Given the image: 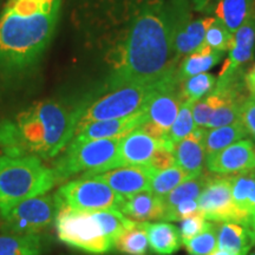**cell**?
I'll return each instance as SVG.
<instances>
[{
  "label": "cell",
  "instance_id": "7402d4cb",
  "mask_svg": "<svg viewBox=\"0 0 255 255\" xmlns=\"http://www.w3.org/2000/svg\"><path fill=\"white\" fill-rule=\"evenodd\" d=\"M149 248L157 255H171L180 250V231L176 226L167 222H156L146 225Z\"/></svg>",
  "mask_w": 255,
  "mask_h": 255
},
{
  "label": "cell",
  "instance_id": "ba28073f",
  "mask_svg": "<svg viewBox=\"0 0 255 255\" xmlns=\"http://www.w3.org/2000/svg\"><path fill=\"white\" fill-rule=\"evenodd\" d=\"M62 209L56 194L26 199L0 214L2 232L15 235H37L56 223Z\"/></svg>",
  "mask_w": 255,
  "mask_h": 255
},
{
  "label": "cell",
  "instance_id": "cb8c5ba5",
  "mask_svg": "<svg viewBox=\"0 0 255 255\" xmlns=\"http://www.w3.org/2000/svg\"><path fill=\"white\" fill-rule=\"evenodd\" d=\"M212 177L213 175L209 173L196 175V176L188 178L187 181H184L180 186H177L174 190H171L168 195L162 197L165 215L169 212H171L177 205L183 202V201L199 199L201 194L203 193V190L206 189V187L208 186Z\"/></svg>",
  "mask_w": 255,
  "mask_h": 255
},
{
  "label": "cell",
  "instance_id": "484cf974",
  "mask_svg": "<svg viewBox=\"0 0 255 255\" xmlns=\"http://www.w3.org/2000/svg\"><path fill=\"white\" fill-rule=\"evenodd\" d=\"M148 222L133 221L115 241V248L126 255H148Z\"/></svg>",
  "mask_w": 255,
  "mask_h": 255
},
{
  "label": "cell",
  "instance_id": "603a6c76",
  "mask_svg": "<svg viewBox=\"0 0 255 255\" xmlns=\"http://www.w3.org/2000/svg\"><path fill=\"white\" fill-rule=\"evenodd\" d=\"M255 9V0H219L212 13L227 26L233 34Z\"/></svg>",
  "mask_w": 255,
  "mask_h": 255
},
{
  "label": "cell",
  "instance_id": "4fadbf2b",
  "mask_svg": "<svg viewBox=\"0 0 255 255\" xmlns=\"http://www.w3.org/2000/svg\"><path fill=\"white\" fill-rule=\"evenodd\" d=\"M206 167L219 175L237 174L255 168V144L251 139H240L207 158Z\"/></svg>",
  "mask_w": 255,
  "mask_h": 255
},
{
  "label": "cell",
  "instance_id": "83f0119b",
  "mask_svg": "<svg viewBox=\"0 0 255 255\" xmlns=\"http://www.w3.org/2000/svg\"><path fill=\"white\" fill-rule=\"evenodd\" d=\"M193 176H196V175L189 174L178 165H174L161 171H155L150 181V190L156 196L162 199L177 186Z\"/></svg>",
  "mask_w": 255,
  "mask_h": 255
},
{
  "label": "cell",
  "instance_id": "7a4b0ae2",
  "mask_svg": "<svg viewBox=\"0 0 255 255\" xmlns=\"http://www.w3.org/2000/svg\"><path fill=\"white\" fill-rule=\"evenodd\" d=\"M62 0H9L0 14V79L13 81L34 68L49 46Z\"/></svg>",
  "mask_w": 255,
  "mask_h": 255
},
{
  "label": "cell",
  "instance_id": "2e32d148",
  "mask_svg": "<svg viewBox=\"0 0 255 255\" xmlns=\"http://www.w3.org/2000/svg\"><path fill=\"white\" fill-rule=\"evenodd\" d=\"M159 146L163 145L138 127L120 139L119 159L121 167L148 164Z\"/></svg>",
  "mask_w": 255,
  "mask_h": 255
},
{
  "label": "cell",
  "instance_id": "d590c367",
  "mask_svg": "<svg viewBox=\"0 0 255 255\" xmlns=\"http://www.w3.org/2000/svg\"><path fill=\"white\" fill-rule=\"evenodd\" d=\"M197 213H200L197 199L187 200L177 205L171 212H169L164 216V220H167V221H182V220L189 218L194 214H197Z\"/></svg>",
  "mask_w": 255,
  "mask_h": 255
},
{
  "label": "cell",
  "instance_id": "ac0fdd59",
  "mask_svg": "<svg viewBox=\"0 0 255 255\" xmlns=\"http://www.w3.org/2000/svg\"><path fill=\"white\" fill-rule=\"evenodd\" d=\"M213 19L208 17L193 20L189 14L178 24L174 39V55L177 65L180 60L205 44L206 31Z\"/></svg>",
  "mask_w": 255,
  "mask_h": 255
},
{
  "label": "cell",
  "instance_id": "5bb4252c",
  "mask_svg": "<svg viewBox=\"0 0 255 255\" xmlns=\"http://www.w3.org/2000/svg\"><path fill=\"white\" fill-rule=\"evenodd\" d=\"M255 49V9L251 17L233 34L229 56L223 64L219 78L226 79L240 76L244 66L253 58Z\"/></svg>",
  "mask_w": 255,
  "mask_h": 255
},
{
  "label": "cell",
  "instance_id": "d4e9b609",
  "mask_svg": "<svg viewBox=\"0 0 255 255\" xmlns=\"http://www.w3.org/2000/svg\"><path fill=\"white\" fill-rule=\"evenodd\" d=\"M248 135L246 128L241 122L229 124V126L214 128L206 131L205 149L207 158L227 148L233 143L244 139Z\"/></svg>",
  "mask_w": 255,
  "mask_h": 255
},
{
  "label": "cell",
  "instance_id": "60d3db41",
  "mask_svg": "<svg viewBox=\"0 0 255 255\" xmlns=\"http://www.w3.org/2000/svg\"><path fill=\"white\" fill-rule=\"evenodd\" d=\"M246 208H247V212L250 213V215L254 214V213H255V187H254L253 191H252L250 199H248Z\"/></svg>",
  "mask_w": 255,
  "mask_h": 255
},
{
  "label": "cell",
  "instance_id": "ffe728a7",
  "mask_svg": "<svg viewBox=\"0 0 255 255\" xmlns=\"http://www.w3.org/2000/svg\"><path fill=\"white\" fill-rule=\"evenodd\" d=\"M254 246L250 226L238 222H222L218 229V248L239 255H247Z\"/></svg>",
  "mask_w": 255,
  "mask_h": 255
},
{
  "label": "cell",
  "instance_id": "1f68e13d",
  "mask_svg": "<svg viewBox=\"0 0 255 255\" xmlns=\"http://www.w3.org/2000/svg\"><path fill=\"white\" fill-rule=\"evenodd\" d=\"M218 229L219 226L208 222L202 233L190 240L182 241L184 248L194 255H209L218 247Z\"/></svg>",
  "mask_w": 255,
  "mask_h": 255
},
{
  "label": "cell",
  "instance_id": "30bf717a",
  "mask_svg": "<svg viewBox=\"0 0 255 255\" xmlns=\"http://www.w3.org/2000/svg\"><path fill=\"white\" fill-rule=\"evenodd\" d=\"M200 213L207 221L238 222L247 225L250 214L234 203L232 195V175H213L199 199Z\"/></svg>",
  "mask_w": 255,
  "mask_h": 255
},
{
  "label": "cell",
  "instance_id": "f1b7e54d",
  "mask_svg": "<svg viewBox=\"0 0 255 255\" xmlns=\"http://www.w3.org/2000/svg\"><path fill=\"white\" fill-rule=\"evenodd\" d=\"M216 84V78L212 73H200V75L191 76L184 79L181 83V94L183 101L195 102L202 100L207 95L214 90Z\"/></svg>",
  "mask_w": 255,
  "mask_h": 255
},
{
  "label": "cell",
  "instance_id": "d6986e66",
  "mask_svg": "<svg viewBox=\"0 0 255 255\" xmlns=\"http://www.w3.org/2000/svg\"><path fill=\"white\" fill-rule=\"evenodd\" d=\"M119 210L128 219L137 222L164 220L165 215L163 201L151 190H144L126 197Z\"/></svg>",
  "mask_w": 255,
  "mask_h": 255
},
{
  "label": "cell",
  "instance_id": "f546056e",
  "mask_svg": "<svg viewBox=\"0 0 255 255\" xmlns=\"http://www.w3.org/2000/svg\"><path fill=\"white\" fill-rule=\"evenodd\" d=\"M94 218L97 220L100 226L103 229L104 234L107 235L110 240L116 241V239L122 234L123 231L129 227L133 222L132 220L128 219L123 215L119 209L110 210H100V212H91Z\"/></svg>",
  "mask_w": 255,
  "mask_h": 255
},
{
  "label": "cell",
  "instance_id": "8fae6325",
  "mask_svg": "<svg viewBox=\"0 0 255 255\" xmlns=\"http://www.w3.org/2000/svg\"><path fill=\"white\" fill-rule=\"evenodd\" d=\"M175 70L159 79L157 88L145 108L148 121L169 132L183 102L181 83L175 75Z\"/></svg>",
  "mask_w": 255,
  "mask_h": 255
},
{
  "label": "cell",
  "instance_id": "44dd1931",
  "mask_svg": "<svg viewBox=\"0 0 255 255\" xmlns=\"http://www.w3.org/2000/svg\"><path fill=\"white\" fill-rule=\"evenodd\" d=\"M222 51L214 50L212 47L203 44L200 49H197L190 55L181 60V64L175 70V75L178 82L182 83L184 79L191 76L205 73L218 64L223 57Z\"/></svg>",
  "mask_w": 255,
  "mask_h": 255
},
{
  "label": "cell",
  "instance_id": "8992f818",
  "mask_svg": "<svg viewBox=\"0 0 255 255\" xmlns=\"http://www.w3.org/2000/svg\"><path fill=\"white\" fill-rule=\"evenodd\" d=\"M120 139H71L66 145L65 151L57 158L52 167L57 182L81 173H83L81 177H90L95 174L121 167Z\"/></svg>",
  "mask_w": 255,
  "mask_h": 255
},
{
  "label": "cell",
  "instance_id": "74e56055",
  "mask_svg": "<svg viewBox=\"0 0 255 255\" xmlns=\"http://www.w3.org/2000/svg\"><path fill=\"white\" fill-rule=\"evenodd\" d=\"M241 123L255 138V97H248L241 107Z\"/></svg>",
  "mask_w": 255,
  "mask_h": 255
},
{
  "label": "cell",
  "instance_id": "f35d334b",
  "mask_svg": "<svg viewBox=\"0 0 255 255\" xmlns=\"http://www.w3.org/2000/svg\"><path fill=\"white\" fill-rule=\"evenodd\" d=\"M218 2L219 0H193L194 8L199 12H203V13L212 12Z\"/></svg>",
  "mask_w": 255,
  "mask_h": 255
},
{
  "label": "cell",
  "instance_id": "d6a6232c",
  "mask_svg": "<svg viewBox=\"0 0 255 255\" xmlns=\"http://www.w3.org/2000/svg\"><path fill=\"white\" fill-rule=\"evenodd\" d=\"M193 107L194 102L187 100L181 104L176 120L168 132L169 139L174 145L182 141L184 137H187L196 128L193 117Z\"/></svg>",
  "mask_w": 255,
  "mask_h": 255
},
{
  "label": "cell",
  "instance_id": "f6af8a7d",
  "mask_svg": "<svg viewBox=\"0 0 255 255\" xmlns=\"http://www.w3.org/2000/svg\"><path fill=\"white\" fill-rule=\"evenodd\" d=\"M250 255H255V251L253 252V253H252V254H250Z\"/></svg>",
  "mask_w": 255,
  "mask_h": 255
},
{
  "label": "cell",
  "instance_id": "9c48e42d",
  "mask_svg": "<svg viewBox=\"0 0 255 255\" xmlns=\"http://www.w3.org/2000/svg\"><path fill=\"white\" fill-rule=\"evenodd\" d=\"M60 207L79 212L120 209L126 197L95 177H79L63 184L56 193Z\"/></svg>",
  "mask_w": 255,
  "mask_h": 255
},
{
  "label": "cell",
  "instance_id": "7bdbcfd3",
  "mask_svg": "<svg viewBox=\"0 0 255 255\" xmlns=\"http://www.w3.org/2000/svg\"><path fill=\"white\" fill-rule=\"evenodd\" d=\"M248 226H250L252 229V233H253V238H254V245H255V220H250L248 221Z\"/></svg>",
  "mask_w": 255,
  "mask_h": 255
},
{
  "label": "cell",
  "instance_id": "e0dca14e",
  "mask_svg": "<svg viewBox=\"0 0 255 255\" xmlns=\"http://www.w3.org/2000/svg\"><path fill=\"white\" fill-rule=\"evenodd\" d=\"M206 128L196 127L182 141L175 144L174 155L176 165L189 174L199 175L203 173L207 156L205 149Z\"/></svg>",
  "mask_w": 255,
  "mask_h": 255
},
{
  "label": "cell",
  "instance_id": "ab89813d",
  "mask_svg": "<svg viewBox=\"0 0 255 255\" xmlns=\"http://www.w3.org/2000/svg\"><path fill=\"white\" fill-rule=\"evenodd\" d=\"M245 83L252 96L255 97V65L245 75Z\"/></svg>",
  "mask_w": 255,
  "mask_h": 255
},
{
  "label": "cell",
  "instance_id": "3957f363",
  "mask_svg": "<svg viewBox=\"0 0 255 255\" xmlns=\"http://www.w3.org/2000/svg\"><path fill=\"white\" fill-rule=\"evenodd\" d=\"M78 121V103L44 100L0 121V148L12 157L49 159L71 142Z\"/></svg>",
  "mask_w": 255,
  "mask_h": 255
},
{
  "label": "cell",
  "instance_id": "b9f144b4",
  "mask_svg": "<svg viewBox=\"0 0 255 255\" xmlns=\"http://www.w3.org/2000/svg\"><path fill=\"white\" fill-rule=\"evenodd\" d=\"M209 255H239V254H235V253H232V252H229V251L218 248V250H215L212 254H209Z\"/></svg>",
  "mask_w": 255,
  "mask_h": 255
},
{
  "label": "cell",
  "instance_id": "ee69618b",
  "mask_svg": "<svg viewBox=\"0 0 255 255\" xmlns=\"http://www.w3.org/2000/svg\"><path fill=\"white\" fill-rule=\"evenodd\" d=\"M251 219H252V220H255V213H254V214H252V215H251L250 220H251Z\"/></svg>",
  "mask_w": 255,
  "mask_h": 255
},
{
  "label": "cell",
  "instance_id": "e575fe53",
  "mask_svg": "<svg viewBox=\"0 0 255 255\" xmlns=\"http://www.w3.org/2000/svg\"><path fill=\"white\" fill-rule=\"evenodd\" d=\"M207 223H208V221L203 218L201 213H197V214H194L189 218L182 220L180 225L181 240L186 241L197 237L206 228Z\"/></svg>",
  "mask_w": 255,
  "mask_h": 255
},
{
  "label": "cell",
  "instance_id": "277c9868",
  "mask_svg": "<svg viewBox=\"0 0 255 255\" xmlns=\"http://www.w3.org/2000/svg\"><path fill=\"white\" fill-rule=\"evenodd\" d=\"M57 183L52 168L34 156H0V214L21 201L46 194Z\"/></svg>",
  "mask_w": 255,
  "mask_h": 255
},
{
  "label": "cell",
  "instance_id": "6da1fadb",
  "mask_svg": "<svg viewBox=\"0 0 255 255\" xmlns=\"http://www.w3.org/2000/svg\"><path fill=\"white\" fill-rule=\"evenodd\" d=\"M190 13L188 0H144L111 50L105 85L149 84L177 68L174 39L178 24Z\"/></svg>",
  "mask_w": 255,
  "mask_h": 255
},
{
  "label": "cell",
  "instance_id": "5b68a950",
  "mask_svg": "<svg viewBox=\"0 0 255 255\" xmlns=\"http://www.w3.org/2000/svg\"><path fill=\"white\" fill-rule=\"evenodd\" d=\"M158 82L149 84H123L105 87L97 94L78 103V121L76 131L85 124L96 121L123 119L142 111L151 98ZM75 131V132H76Z\"/></svg>",
  "mask_w": 255,
  "mask_h": 255
},
{
  "label": "cell",
  "instance_id": "4dcf8cb0",
  "mask_svg": "<svg viewBox=\"0 0 255 255\" xmlns=\"http://www.w3.org/2000/svg\"><path fill=\"white\" fill-rule=\"evenodd\" d=\"M255 187V168L232 175V195L234 203L244 212H247V202ZM250 214V213H248ZM251 216V215H250Z\"/></svg>",
  "mask_w": 255,
  "mask_h": 255
},
{
  "label": "cell",
  "instance_id": "9a60e30c",
  "mask_svg": "<svg viewBox=\"0 0 255 255\" xmlns=\"http://www.w3.org/2000/svg\"><path fill=\"white\" fill-rule=\"evenodd\" d=\"M148 121L145 111L138 113L123 119L96 121L85 124L75 132L72 139L77 141H90V139H109L122 138L132 130L141 127Z\"/></svg>",
  "mask_w": 255,
  "mask_h": 255
},
{
  "label": "cell",
  "instance_id": "8d00e7d4",
  "mask_svg": "<svg viewBox=\"0 0 255 255\" xmlns=\"http://www.w3.org/2000/svg\"><path fill=\"white\" fill-rule=\"evenodd\" d=\"M148 165L155 171H161L164 170V169L174 167V165H176L174 151L168 148H164V146H159L157 150L155 151V154L152 155Z\"/></svg>",
  "mask_w": 255,
  "mask_h": 255
},
{
  "label": "cell",
  "instance_id": "4316f807",
  "mask_svg": "<svg viewBox=\"0 0 255 255\" xmlns=\"http://www.w3.org/2000/svg\"><path fill=\"white\" fill-rule=\"evenodd\" d=\"M45 244L40 234H0V255H40Z\"/></svg>",
  "mask_w": 255,
  "mask_h": 255
},
{
  "label": "cell",
  "instance_id": "836d02e7",
  "mask_svg": "<svg viewBox=\"0 0 255 255\" xmlns=\"http://www.w3.org/2000/svg\"><path fill=\"white\" fill-rule=\"evenodd\" d=\"M205 44L222 52L229 51L233 44V33L220 19L214 18L206 31Z\"/></svg>",
  "mask_w": 255,
  "mask_h": 255
},
{
  "label": "cell",
  "instance_id": "7c38bea8",
  "mask_svg": "<svg viewBox=\"0 0 255 255\" xmlns=\"http://www.w3.org/2000/svg\"><path fill=\"white\" fill-rule=\"evenodd\" d=\"M155 170L145 165H124L95 174V177L107 183L111 189L123 197H129L144 190H150V181ZM85 178V177H83Z\"/></svg>",
  "mask_w": 255,
  "mask_h": 255
},
{
  "label": "cell",
  "instance_id": "52a82bcc",
  "mask_svg": "<svg viewBox=\"0 0 255 255\" xmlns=\"http://www.w3.org/2000/svg\"><path fill=\"white\" fill-rule=\"evenodd\" d=\"M55 226L59 240L76 250L89 254H105L115 248L114 241L104 234L91 212L62 208Z\"/></svg>",
  "mask_w": 255,
  "mask_h": 255
},
{
  "label": "cell",
  "instance_id": "bcb514c9",
  "mask_svg": "<svg viewBox=\"0 0 255 255\" xmlns=\"http://www.w3.org/2000/svg\"><path fill=\"white\" fill-rule=\"evenodd\" d=\"M193 255H194V254H193Z\"/></svg>",
  "mask_w": 255,
  "mask_h": 255
}]
</instances>
